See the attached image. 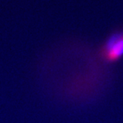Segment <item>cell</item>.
Returning a JSON list of instances; mask_svg holds the SVG:
<instances>
[{
  "label": "cell",
  "instance_id": "6da1fadb",
  "mask_svg": "<svg viewBox=\"0 0 123 123\" xmlns=\"http://www.w3.org/2000/svg\"><path fill=\"white\" fill-rule=\"evenodd\" d=\"M99 55L105 62L111 64L123 57V32L110 36L99 50Z\"/></svg>",
  "mask_w": 123,
  "mask_h": 123
}]
</instances>
